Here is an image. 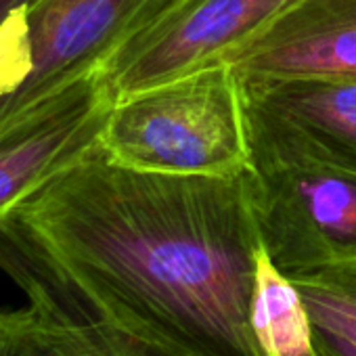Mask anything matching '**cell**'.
I'll use <instances>...</instances> for the list:
<instances>
[{
	"label": "cell",
	"instance_id": "cell-1",
	"mask_svg": "<svg viewBox=\"0 0 356 356\" xmlns=\"http://www.w3.org/2000/svg\"><path fill=\"white\" fill-rule=\"evenodd\" d=\"M17 212L109 325L172 356H258L248 172H143L97 145Z\"/></svg>",
	"mask_w": 356,
	"mask_h": 356
},
{
	"label": "cell",
	"instance_id": "cell-2",
	"mask_svg": "<svg viewBox=\"0 0 356 356\" xmlns=\"http://www.w3.org/2000/svg\"><path fill=\"white\" fill-rule=\"evenodd\" d=\"M99 147L118 163L176 176L250 170L243 82L229 63L132 92L113 103Z\"/></svg>",
	"mask_w": 356,
	"mask_h": 356
},
{
	"label": "cell",
	"instance_id": "cell-3",
	"mask_svg": "<svg viewBox=\"0 0 356 356\" xmlns=\"http://www.w3.org/2000/svg\"><path fill=\"white\" fill-rule=\"evenodd\" d=\"M176 0H32L0 24V130L101 65Z\"/></svg>",
	"mask_w": 356,
	"mask_h": 356
},
{
	"label": "cell",
	"instance_id": "cell-4",
	"mask_svg": "<svg viewBox=\"0 0 356 356\" xmlns=\"http://www.w3.org/2000/svg\"><path fill=\"white\" fill-rule=\"evenodd\" d=\"M248 187L260 245L279 270H356V172L310 159H254Z\"/></svg>",
	"mask_w": 356,
	"mask_h": 356
},
{
	"label": "cell",
	"instance_id": "cell-5",
	"mask_svg": "<svg viewBox=\"0 0 356 356\" xmlns=\"http://www.w3.org/2000/svg\"><path fill=\"white\" fill-rule=\"evenodd\" d=\"M291 0H176L128 38L101 72L115 97L225 63Z\"/></svg>",
	"mask_w": 356,
	"mask_h": 356
},
{
	"label": "cell",
	"instance_id": "cell-6",
	"mask_svg": "<svg viewBox=\"0 0 356 356\" xmlns=\"http://www.w3.org/2000/svg\"><path fill=\"white\" fill-rule=\"evenodd\" d=\"M113 103L97 70L0 130V222L99 145Z\"/></svg>",
	"mask_w": 356,
	"mask_h": 356
},
{
	"label": "cell",
	"instance_id": "cell-7",
	"mask_svg": "<svg viewBox=\"0 0 356 356\" xmlns=\"http://www.w3.org/2000/svg\"><path fill=\"white\" fill-rule=\"evenodd\" d=\"M241 82L250 163L310 159L356 172V78Z\"/></svg>",
	"mask_w": 356,
	"mask_h": 356
},
{
	"label": "cell",
	"instance_id": "cell-8",
	"mask_svg": "<svg viewBox=\"0 0 356 356\" xmlns=\"http://www.w3.org/2000/svg\"><path fill=\"white\" fill-rule=\"evenodd\" d=\"M0 270L26 291L30 308L63 356H172L103 321L17 212L0 222Z\"/></svg>",
	"mask_w": 356,
	"mask_h": 356
},
{
	"label": "cell",
	"instance_id": "cell-9",
	"mask_svg": "<svg viewBox=\"0 0 356 356\" xmlns=\"http://www.w3.org/2000/svg\"><path fill=\"white\" fill-rule=\"evenodd\" d=\"M225 63L243 80L356 78V0H291Z\"/></svg>",
	"mask_w": 356,
	"mask_h": 356
},
{
	"label": "cell",
	"instance_id": "cell-10",
	"mask_svg": "<svg viewBox=\"0 0 356 356\" xmlns=\"http://www.w3.org/2000/svg\"><path fill=\"white\" fill-rule=\"evenodd\" d=\"M248 318L258 356H318L312 318L300 289L273 264L262 245L256 256Z\"/></svg>",
	"mask_w": 356,
	"mask_h": 356
},
{
	"label": "cell",
	"instance_id": "cell-11",
	"mask_svg": "<svg viewBox=\"0 0 356 356\" xmlns=\"http://www.w3.org/2000/svg\"><path fill=\"white\" fill-rule=\"evenodd\" d=\"M312 318L318 356H356V270L291 277Z\"/></svg>",
	"mask_w": 356,
	"mask_h": 356
},
{
	"label": "cell",
	"instance_id": "cell-12",
	"mask_svg": "<svg viewBox=\"0 0 356 356\" xmlns=\"http://www.w3.org/2000/svg\"><path fill=\"white\" fill-rule=\"evenodd\" d=\"M0 356H63L28 306L0 310Z\"/></svg>",
	"mask_w": 356,
	"mask_h": 356
},
{
	"label": "cell",
	"instance_id": "cell-13",
	"mask_svg": "<svg viewBox=\"0 0 356 356\" xmlns=\"http://www.w3.org/2000/svg\"><path fill=\"white\" fill-rule=\"evenodd\" d=\"M28 3H32V0H0V24L5 22V17H7L11 11H15L17 7L28 5Z\"/></svg>",
	"mask_w": 356,
	"mask_h": 356
}]
</instances>
